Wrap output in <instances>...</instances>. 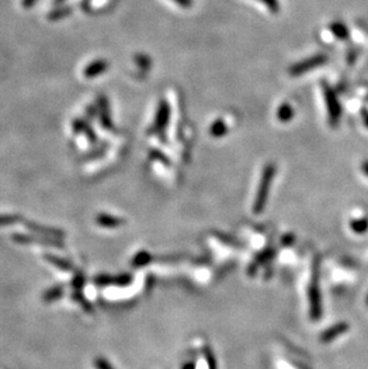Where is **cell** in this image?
<instances>
[{"mask_svg": "<svg viewBox=\"0 0 368 369\" xmlns=\"http://www.w3.org/2000/svg\"><path fill=\"white\" fill-rule=\"evenodd\" d=\"M349 330V325L344 321H341V323H337L333 325V326L326 328L325 331L320 335V341L323 343H330L334 339H336L337 337H340L343 334H345Z\"/></svg>", "mask_w": 368, "mask_h": 369, "instance_id": "9c48e42d", "label": "cell"}, {"mask_svg": "<svg viewBox=\"0 0 368 369\" xmlns=\"http://www.w3.org/2000/svg\"><path fill=\"white\" fill-rule=\"evenodd\" d=\"M329 29H330V31L333 32V35L335 36V37L338 40L344 41V40L349 38V30H348L347 25H345L344 23H342V22H340V21L333 22V23L329 25Z\"/></svg>", "mask_w": 368, "mask_h": 369, "instance_id": "5bb4252c", "label": "cell"}, {"mask_svg": "<svg viewBox=\"0 0 368 369\" xmlns=\"http://www.w3.org/2000/svg\"><path fill=\"white\" fill-rule=\"evenodd\" d=\"M12 237V240L17 244H41V245H46L48 247H56V248H65L64 242L60 239L48 238V237H43L40 235H23V233H14Z\"/></svg>", "mask_w": 368, "mask_h": 369, "instance_id": "277c9868", "label": "cell"}, {"mask_svg": "<svg viewBox=\"0 0 368 369\" xmlns=\"http://www.w3.org/2000/svg\"><path fill=\"white\" fill-rule=\"evenodd\" d=\"M293 242H294V236H293V235H290V236H286V238L282 240V243L285 244L286 246H288L289 244H292Z\"/></svg>", "mask_w": 368, "mask_h": 369, "instance_id": "f546056e", "label": "cell"}, {"mask_svg": "<svg viewBox=\"0 0 368 369\" xmlns=\"http://www.w3.org/2000/svg\"><path fill=\"white\" fill-rule=\"evenodd\" d=\"M35 2H36V0H24L23 5H24L25 7H29V6H31L32 4H34Z\"/></svg>", "mask_w": 368, "mask_h": 369, "instance_id": "836d02e7", "label": "cell"}, {"mask_svg": "<svg viewBox=\"0 0 368 369\" xmlns=\"http://www.w3.org/2000/svg\"><path fill=\"white\" fill-rule=\"evenodd\" d=\"M322 89L324 93V101H325L327 118H329V123L333 127L338 126L342 116V105L340 103L336 92L326 82L322 83Z\"/></svg>", "mask_w": 368, "mask_h": 369, "instance_id": "7a4b0ae2", "label": "cell"}, {"mask_svg": "<svg viewBox=\"0 0 368 369\" xmlns=\"http://www.w3.org/2000/svg\"><path fill=\"white\" fill-rule=\"evenodd\" d=\"M267 6V9L273 13H278L280 11V4L279 0H260Z\"/></svg>", "mask_w": 368, "mask_h": 369, "instance_id": "cb8c5ba5", "label": "cell"}, {"mask_svg": "<svg viewBox=\"0 0 368 369\" xmlns=\"http://www.w3.org/2000/svg\"><path fill=\"white\" fill-rule=\"evenodd\" d=\"M94 367H96V369H115L107 360L103 359V357H97V359L94 360Z\"/></svg>", "mask_w": 368, "mask_h": 369, "instance_id": "484cf974", "label": "cell"}, {"mask_svg": "<svg viewBox=\"0 0 368 369\" xmlns=\"http://www.w3.org/2000/svg\"><path fill=\"white\" fill-rule=\"evenodd\" d=\"M361 169H362V172L365 173L366 176L368 177V160H366V162H363V163H362Z\"/></svg>", "mask_w": 368, "mask_h": 369, "instance_id": "1f68e13d", "label": "cell"}, {"mask_svg": "<svg viewBox=\"0 0 368 369\" xmlns=\"http://www.w3.org/2000/svg\"><path fill=\"white\" fill-rule=\"evenodd\" d=\"M151 157H156L157 159H162L163 163L169 164V162H167V158H166V157L164 156V154H162V153H159V152H157V151H153V152L151 153Z\"/></svg>", "mask_w": 368, "mask_h": 369, "instance_id": "f1b7e54d", "label": "cell"}, {"mask_svg": "<svg viewBox=\"0 0 368 369\" xmlns=\"http://www.w3.org/2000/svg\"><path fill=\"white\" fill-rule=\"evenodd\" d=\"M170 115H171V109L169 102L162 100L159 102L158 108H157L154 124H153V129H154L157 133H162V131H164V129L167 127V124H169L170 121Z\"/></svg>", "mask_w": 368, "mask_h": 369, "instance_id": "52a82bcc", "label": "cell"}, {"mask_svg": "<svg viewBox=\"0 0 368 369\" xmlns=\"http://www.w3.org/2000/svg\"><path fill=\"white\" fill-rule=\"evenodd\" d=\"M84 284H85V275L83 271H76L71 281V286L73 287L74 290H82Z\"/></svg>", "mask_w": 368, "mask_h": 369, "instance_id": "7402d4cb", "label": "cell"}, {"mask_svg": "<svg viewBox=\"0 0 368 369\" xmlns=\"http://www.w3.org/2000/svg\"><path fill=\"white\" fill-rule=\"evenodd\" d=\"M276 118L280 122L287 123L294 118V109L290 104L283 103L279 107L278 111H276Z\"/></svg>", "mask_w": 368, "mask_h": 369, "instance_id": "9a60e30c", "label": "cell"}, {"mask_svg": "<svg viewBox=\"0 0 368 369\" xmlns=\"http://www.w3.org/2000/svg\"><path fill=\"white\" fill-rule=\"evenodd\" d=\"M275 174H276V166L272 163L267 164V165L264 166L263 172H262L260 185H258V190L256 193V200H255L254 203L253 210L255 214H261L262 211L264 210V207L268 201L269 190H270V185L273 184Z\"/></svg>", "mask_w": 368, "mask_h": 369, "instance_id": "6da1fadb", "label": "cell"}, {"mask_svg": "<svg viewBox=\"0 0 368 369\" xmlns=\"http://www.w3.org/2000/svg\"><path fill=\"white\" fill-rule=\"evenodd\" d=\"M326 62L327 56L325 54H316V55L309 56L307 59H304L297 62V64H294L292 67L289 68V74L292 76H300L309 71L322 67Z\"/></svg>", "mask_w": 368, "mask_h": 369, "instance_id": "3957f363", "label": "cell"}, {"mask_svg": "<svg viewBox=\"0 0 368 369\" xmlns=\"http://www.w3.org/2000/svg\"><path fill=\"white\" fill-rule=\"evenodd\" d=\"M228 127L224 120L218 119L214 121L209 127V134L214 138H222L224 135L227 134Z\"/></svg>", "mask_w": 368, "mask_h": 369, "instance_id": "2e32d148", "label": "cell"}, {"mask_svg": "<svg viewBox=\"0 0 368 369\" xmlns=\"http://www.w3.org/2000/svg\"><path fill=\"white\" fill-rule=\"evenodd\" d=\"M135 61H137V64L143 68H148L149 65H151V60H149V57L147 55H144V54L138 55L135 57Z\"/></svg>", "mask_w": 368, "mask_h": 369, "instance_id": "4316f807", "label": "cell"}, {"mask_svg": "<svg viewBox=\"0 0 368 369\" xmlns=\"http://www.w3.org/2000/svg\"><path fill=\"white\" fill-rule=\"evenodd\" d=\"M203 354L206 355L207 362H208V367L209 369H216V357H214L213 353L210 352L209 348H203Z\"/></svg>", "mask_w": 368, "mask_h": 369, "instance_id": "d4e9b609", "label": "cell"}, {"mask_svg": "<svg viewBox=\"0 0 368 369\" xmlns=\"http://www.w3.org/2000/svg\"><path fill=\"white\" fill-rule=\"evenodd\" d=\"M109 67V64L103 59H98L91 62L90 65L86 66V68L84 69V75L87 79L96 78V76L103 74V73L107 71Z\"/></svg>", "mask_w": 368, "mask_h": 369, "instance_id": "8fae6325", "label": "cell"}, {"mask_svg": "<svg viewBox=\"0 0 368 369\" xmlns=\"http://www.w3.org/2000/svg\"><path fill=\"white\" fill-rule=\"evenodd\" d=\"M98 115H100V121L102 127L105 129L111 130L114 129V124H112L111 114H110V107H109L108 100L104 96H101L98 98Z\"/></svg>", "mask_w": 368, "mask_h": 369, "instance_id": "ba28073f", "label": "cell"}, {"mask_svg": "<svg viewBox=\"0 0 368 369\" xmlns=\"http://www.w3.org/2000/svg\"><path fill=\"white\" fill-rule=\"evenodd\" d=\"M366 302H367V306H368V295H367V299H366Z\"/></svg>", "mask_w": 368, "mask_h": 369, "instance_id": "e575fe53", "label": "cell"}, {"mask_svg": "<svg viewBox=\"0 0 368 369\" xmlns=\"http://www.w3.org/2000/svg\"><path fill=\"white\" fill-rule=\"evenodd\" d=\"M23 221L24 218L20 214H0V227L16 225Z\"/></svg>", "mask_w": 368, "mask_h": 369, "instance_id": "e0dca14e", "label": "cell"}, {"mask_svg": "<svg viewBox=\"0 0 368 369\" xmlns=\"http://www.w3.org/2000/svg\"><path fill=\"white\" fill-rule=\"evenodd\" d=\"M151 259L152 256L147 251H140L132 259V266L133 268H141V266L147 265L151 262Z\"/></svg>", "mask_w": 368, "mask_h": 369, "instance_id": "ac0fdd59", "label": "cell"}, {"mask_svg": "<svg viewBox=\"0 0 368 369\" xmlns=\"http://www.w3.org/2000/svg\"><path fill=\"white\" fill-rule=\"evenodd\" d=\"M96 224L103 228H118L120 226L125 225L126 220L122 218L114 217V215L101 213L96 217Z\"/></svg>", "mask_w": 368, "mask_h": 369, "instance_id": "30bf717a", "label": "cell"}, {"mask_svg": "<svg viewBox=\"0 0 368 369\" xmlns=\"http://www.w3.org/2000/svg\"><path fill=\"white\" fill-rule=\"evenodd\" d=\"M361 116H362L363 124H365V126L368 128V110H366V109H362Z\"/></svg>", "mask_w": 368, "mask_h": 369, "instance_id": "4dcf8cb0", "label": "cell"}, {"mask_svg": "<svg viewBox=\"0 0 368 369\" xmlns=\"http://www.w3.org/2000/svg\"><path fill=\"white\" fill-rule=\"evenodd\" d=\"M308 299H309V316L313 320L319 319L322 317V298H320V289L318 280H317V273H315L313 280L308 288Z\"/></svg>", "mask_w": 368, "mask_h": 369, "instance_id": "5b68a950", "label": "cell"}, {"mask_svg": "<svg viewBox=\"0 0 368 369\" xmlns=\"http://www.w3.org/2000/svg\"><path fill=\"white\" fill-rule=\"evenodd\" d=\"M43 258H45L46 261L49 263V264L54 265L59 270H63V271H72V270L74 269L72 262L67 261V259H65V258H61V257H59V256H55L52 254H45Z\"/></svg>", "mask_w": 368, "mask_h": 369, "instance_id": "7c38bea8", "label": "cell"}, {"mask_svg": "<svg viewBox=\"0 0 368 369\" xmlns=\"http://www.w3.org/2000/svg\"><path fill=\"white\" fill-rule=\"evenodd\" d=\"M182 369H195V364L192 362H188V363L184 364L183 368H182Z\"/></svg>", "mask_w": 368, "mask_h": 369, "instance_id": "d6a6232c", "label": "cell"}, {"mask_svg": "<svg viewBox=\"0 0 368 369\" xmlns=\"http://www.w3.org/2000/svg\"><path fill=\"white\" fill-rule=\"evenodd\" d=\"M133 282V276L130 274H121L118 275V284L116 287H127Z\"/></svg>", "mask_w": 368, "mask_h": 369, "instance_id": "603a6c76", "label": "cell"}, {"mask_svg": "<svg viewBox=\"0 0 368 369\" xmlns=\"http://www.w3.org/2000/svg\"><path fill=\"white\" fill-rule=\"evenodd\" d=\"M72 299H73L75 302H78V304L82 306L86 312L89 313L93 312L92 305H91V302H89V300H87L85 297H84L82 290H73V293H72Z\"/></svg>", "mask_w": 368, "mask_h": 369, "instance_id": "ffe728a7", "label": "cell"}, {"mask_svg": "<svg viewBox=\"0 0 368 369\" xmlns=\"http://www.w3.org/2000/svg\"><path fill=\"white\" fill-rule=\"evenodd\" d=\"M114 280L115 276L107 275V274H101V275H97L93 279V282L98 287H109L114 286Z\"/></svg>", "mask_w": 368, "mask_h": 369, "instance_id": "44dd1931", "label": "cell"}, {"mask_svg": "<svg viewBox=\"0 0 368 369\" xmlns=\"http://www.w3.org/2000/svg\"><path fill=\"white\" fill-rule=\"evenodd\" d=\"M22 224H24L25 227H27L29 231L35 233V235H40L43 237H48V238L60 239V240H63L65 237V232L63 231V229L55 228V227H49V226L41 225L36 221H28L24 219V221L22 222Z\"/></svg>", "mask_w": 368, "mask_h": 369, "instance_id": "8992f818", "label": "cell"}, {"mask_svg": "<svg viewBox=\"0 0 368 369\" xmlns=\"http://www.w3.org/2000/svg\"><path fill=\"white\" fill-rule=\"evenodd\" d=\"M351 228L353 232L358 233V235H363V233H366L368 231V218L355 219V220H352Z\"/></svg>", "mask_w": 368, "mask_h": 369, "instance_id": "d6986e66", "label": "cell"}, {"mask_svg": "<svg viewBox=\"0 0 368 369\" xmlns=\"http://www.w3.org/2000/svg\"><path fill=\"white\" fill-rule=\"evenodd\" d=\"M172 2L176 3L181 7H183V9H189L192 5V0H172Z\"/></svg>", "mask_w": 368, "mask_h": 369, "instance_id": "83f0119b", "label": "cell"}, {"mask_svg": "<svg viewBox=\"0 0 368 369\" xmlns=\"http://www.w3.org/2000/svg\"><path fill=\"white\" fill-rule=\"evenodd\" d=\"M64 294H65V287L61 286V284H56V286L48 288V289L43 293L42 299L45 302H53L63 298Z\"/></svg>", "mask_w": 368, "mask_h": 369, "instance_id": "4fadbf2b", "label": "cell"}]
</instances>
